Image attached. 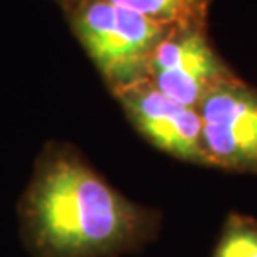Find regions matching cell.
Wrapping results in <instances>:
<instances>
[{"instance_id":"obj_1","label":"cell","mask_w":257,"mask_h":257,"mask_svg":"<svg viewBox=\"0 0 257 257\" xmlns=\"http://www.w3.org/2000/svg\"><path fill=\"white\" fill-rule=\"evenodd\" d=\"M19 210L35 257H119L161 229L157 210L127 199L65 144L40 154Z\"/></svg>"},{"instance_id":"obj_2","label":"cell","mask_w":257,"mask_h":257,"mask_svg":"<svg viewBox=\"0 0 257 257\" xmlns=\"http://www.w3.org/2000/svg\"><path fill=\"white\" fill-rule=\"evenodd\" d=\"M72 27L114 94L147 79L154 52L174 29L109 0H80Z\"/></svg>"},{"instance_id":"obj_3","label":"cell","mask_w":257,"mask_h":257,"mask_svg":"<svg viewBox=\"0 0 257 257\" xmlns=\"http://www.w3.org/2000/svg\"><path fill=\"white\" fill-rule=\"evenodd\" d=\"M197 112L209 166L257 172V90L232 77L210 89Z\"/></svg>"},{"instance_id":"obj_4","label":"cell","mask_w":257,"mask_h":257,"mask_svg":"<svg viewBox=\"0 0 257 257\" xmlns=\"http://www.w3.org/2000/svg\"><path fill=\"white\" fill-rule=\"evenodd\" d=\"M232 77L210 45L204 25H184L174 27L159 44L146 80L169 99L197 109L210 89Z\"/></svg>"},{"instance_id":"obj_5","label":"cell","mask_w":257,"mask_h":257,"mask_svg":"<svg viewBox=\"0 0 257 257\" xmlns=\"http://www.w3.org/2000/svg\"><path fill=\"white\" fill-rule=\"evenodd\" d=\"M139 134L154 147L184 162L209 166L197 109L186 107L142 80L114 94Z\"/></svg>"},{"instance_id":"obj_6","label":"cell","mask_w":257,"mask_h":257,"mask_svg":"<svg viewBox=\"0 0 257 257\" xmlns=\"http://www.w3.org/2000/svg\"><path fill=\"white\" fill-rule=\"evenodd\" d=\"M169 27L204 25L209 0H109Z\"/></svg>"},{"instance_id":"obj_7","label":"cell","mask_w":257,"mask_h":257,"mask_svg":"<svg viewBox=\"0 0 257 257\" xmlns=\"http://www.w3.org/2000/svg\"><path fill=\"white\" fill-rule=\"evenodd\" d=\"M210 257H257V219L230 212Z\"/></svg>"}]
</instances>
